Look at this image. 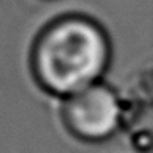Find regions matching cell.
Returning a JSON list of instances; mask_svg holds the SVG:
<instances>
[{
	"label": "cell",
	"mask_w": 153,
	"mask_h": 153,
	"mask_svg": "<svg viewBox=\"0 0 153 153\" xmlns=\"http://www.w3.org/2000/svg\"><path fill=\"white\" fill-rule=\"evenodd\" d=\"M64 131L84 145H102L117 136L124 120V103L119 91L98 81L59 102Z\"/></svg>",
	"instance_id": "7a4b0ae2"
},
{
	"label": "cell",
	"mask_w": 153,
	"mask_h": 153,
	"mask_svg": "<svg viewBox=\"0 0 153 153\" xmlns=\"http://www.w3.org/2000/svg\"><path fill=\"white\" fill-rule=\"evenodd\" d=\"M114 59L108 29L95 16L71 10L53 16L36 31L28 69L38 90L59 102L103 81Z\"/></svg>",
	"instance_id": "6da1fadb"
}]
</instances>
